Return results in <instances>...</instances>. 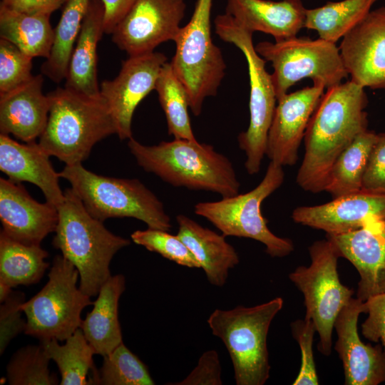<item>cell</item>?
Here are the masks:
<instances>
[{
    "label": "cell",
    "mask_w": 385,
    "mask_h": 385,
    "mask_svg": "<svg viewBox=\"0 0 385 385\" xmlns=\"http://www.w3.org/2000/svg\"><path fill=\"white\" fill-rule=\"evenodd\" d=\"M364 88L348 81L326 88L313 112L304 138V155L296 182L305 191L325 190L339 155L368 128Z\"/></svg>",
    "instance_id": "cell-1"
},
{
    "label": "cell",
    "mask_w": 385,
    "mask_h": 385,
    "mask_svg": "<svg viewBox=\"0 0 385 385\" xmlns=\"http://www.w3.org/2000/svg\"><path fill=\"white\" fill-rule=\"evenodd\" d=\"M128 147L139 166L174 187L210 191L222 197L239 193L232 162L212 145L174 138L145 145L132 137Z\"/></svg>",
    "instance_id": "cell-2"
},
{
    "label": "cell",
    "mask_w": 385,
    "mask_h": 385,
    "mask_svg": "<svg viewBox=\"0 0 385 385\" xmlns=\"http://www.w3.org/2000/svg\"><path fill=\"white\" fill-rule=\"evenodd\" d=\"M57 210L53 245L78 270L81 290L90 297H96L111 276L113 256L130 241L112 233L93 217L71 188L64 192V200Z\"/></svg>",
    "instance_id": "cell-3"
},
{
    "label": "cell",
    "mask_w": 385,
    "mask_h": 385,
    "mask_svg": "<svg viewBox=\"0 0 385 385\" xmlns=\"http://www.w3.org/2000/svg\"><path fill=\"white\" fill-rule=\"evenodd\" d=\"M47 95L50 109L38 144L66 165L82 163L96 143L116 134L114 120L101 96L89 97L65 87Z\"/></svg>",
    "instance_id": "cell-4"
},
{
    "label": "cell",
    "mask_w": 385,
    "mask_h": 385,
    "mask_svg": "<svg viewBox=\"0 0 385 385\" xmlns=\"http://www.w3.org/2000/svg\"><path fill=\"white\" fill-rule=\"evenodd\" d=\"M283 304L281 297H275L254 307L216 309L209 316L212 334L222 340L229 353L237 385H263L269 379L267 334Z\"/></svg>",
    "instance_id": "cell-5"
},
{
    "label": "cell",
    "mask_w": 385,
    "mask_h": 385,
    "mask_svg": "<svg viewBox=\"0 0 385 385\" xmlns=\"http://www.w3.org/2000/svg\"><path fill=\"white\" fill-rule=\"evenodd\" d=\"M58 173L71 184L86 210L103 222L113 217H133L149 228L172 229L163 202L138 179L98 175L81 163L66 165Z\"/></svg>",
    "instance_id": "cell-6"
},
{
    "label": "cell",
    "mask_w": 385,
    "mask_h": 385,
    "mask_svg": "<svg viewBox=\"0 0 385 385\" xmlns=\"http://www.w3.org/2000/svg\"><path fill=\"white\" fill-rule=\"evenodd\" d=\"M212 4V0H197L190 20L174 41L176 49L170 61L195 116L201 113L205 98L217 94L225 75L222 51L211 36Z\"/></svg>",
    "instance_id": "cell-7"
},
{
    "label": "cell",
    "mask_w": 385,
    "mask_h": 385,
    "mask_svg": "<svg viewBox=\"0 0 385 385\" xmlns=\"http://www.w3.org/2000/svg\"><path fill=\"white\" fill-rule=\"evenodd\" d=\"M215 32L225 42L234 44L246 58L250 79V122L247 129L237 136L246 155L245 166L250 175L257 174L266 155L269 129L277 101L266 61L255 50L253 32L240 26L226 13L215 20Z\"/></svg>",
    "instance_id": "cell-8"
},
{
    "label": "cell",
    "mask_w": 385,
    "mask_h": 385,
    "mask_svg": "<svg viewBox=\"0 0 385 385\" xmlns=\"http://www.w3.org/2000/svg\"><path fill=\"white\" fill-rule=\"evenodd\" d=\"M282 165L270 161L261 182L252 190L214 202H197L196 215L205 217L225 236L250 238L262 243L272 257H284L294 250L292 241L275 235L261 211L262 202L283 183Z\"/></svg>",
    "instance_id": "cell-9"
},
{
    "label": "cell",
    "mask_w": 385,
    "mask_h": 385,
    "mask_svg": "<svg viewBox=\"0 0 385 385\" xmlns=\"http://www.w3.org/2000/svg\"><path fill=\"white\" fill-rule=\"evenodd\" d=\"M78 278L76 267L62 255L53 258L46 284L21 304L26 334L40 342H63L80 328L82 311L93 302L77 287Z\"/></svg>",
    "instance_id": "cell-10"
},
{
    "label": "cell",
    "mask_w": 385,
    "mask_h": 385,
    "mask_svg": "<svg viewBox=\"0 0 385 385\" xmlns=\"http://www.w3.org/2000/svg\"><path fill=\"white\" fill-rule=\"evenodd\" d=\"M309 252L310 265L298 267L289 277L304 295V319H310L315 325L319 337L318 350L329 356L334 322L352 298L354 290L339 280L337 261L340 255L330 240L314 242L309 246Z\"/></svg>",
    "instance_id": "cell-11"
},
{
    "label": "cell",
    "mask_w": 385,
    "mask_h": 385,
    "mask_svg": "<svg viewBox=\"0 0 385 385\" xmlns=\"http://www.w3.org/2000/svg\"><path fill=\"white\" fill-rule=\"evenodd\" d=\"M257 53L271 62V74L279 99L300 80L311 78L321 82L325 88L336 86L348 77L339 47L321 38L292 37L280 41L259 42Z\"/></svg>",
    "instance_id": "cell-12"
},
{
    "label": "cell",
    "mask_w": 385,
    "mask_h": 385,
    "mask_svg": "<svg viewBox=\"0 0 385 385\" xmlns=\"http://www.w3.org/2000/svg\"><path fill=\"white\" fill-rule=\"evenodd\" d=\"M185 9V0H137L114 29L112 41L128 56L153 52L175 41Z\"/></svg>",
    "instance_id": "cell-13"
},
{
    "label": "cell",
    "mask_w": 385,
    "mask_h": 385,
    "mask_svg": "<svg viewBox=\"0 0 385 385\" xmlns=\"http://www.w3.org/2000/svg\"><path fill=\"white\" fill-rule=\"evenodd\" d=\"M167 61V57L160 52L129 56L122 62L115 78L101 83V96L108 105L120 139L132 138L131 123L135 108L155 89L161 68Z\"/></svg>",
    "instance_id": "cell-14"
},
{
    "label": "cell",
    "mask_w": 385,
    "mask_h": 385,
    "mask_svg": "<svg viewBox=\"0 0 385 385\" xmlns=\"http://www.w3.org/2000/svg\"><path fill=\"white\" fill-rule=\"evenodd\" d=\"M325 86L314 81L297 91L286 93L279 99L269 129L266 155L279 165H294L304 140L309 119Z\"/></svg>",
    "instance_id": "cell-15"
},
{
    "label": "cell",
    "mask_w": 385,
    "mask_h": 385,
    "mask_svg": "<svg viewBox=\"0 0 385 385\" xmlns=\"http://www.w3.org/2000/svg\"><path fill=\"white\" fill-rule=\"evenodd\" d=\"M339 48L351 81L385 89V6L371 11L346 34Z\"/></svg>",
    "instance_id": "cell-16"
},
{
    "label": "cell",
    "mask_w": 385,
    "mask_h": 385,
    "mask_svg": "<svg viewBox=\"0 0 385 385\" xmlns=\"http://www.w3.org/2000/svg\"><path fill=\"white\" fill-rule=\"evenodd\" d=\"M367 312L365 301L352 297L334 322L338 337L334 349L342 361L346 385H378L385 381L384 347L364 344L358 334L359 317Z\"/></svg>",
    "instance_id": "cell-17"
},
{
    "label": "cell",
    "mask_w": 385,
    "mask_h": 385,
    "mask_svg": "<svg viewBox=\"0 0 385 385\" xmlns=\"http://www.w3.org/2000/svg\"><path fill=\"white\" fill-rule=\"evenodd\" d=\"M340 257L349 260L358 271L356 298L366 301L385 292V219L369 222L346 233L327 234Z\"/></svg>",
    "instance_id": "cell-18"
},
{
    "label": "cell",
    "mask_w": 385,
    "mask_h": 385,
    "mask_svg": "<svg viewBox=\"0 0 385 385\" xmlns=\"http://www.w3.org/2000/svg\"><path fill=\"white\" fill-rule=\"evenodd\" d=\"M292 218L327 234L351 232L369 222L385 219V194L362 189L324 204L298 207Z\"/></svg>",
    "instance_id": "cell-19"
},
{
    "label": "cell",
    "mask_w": 385,
    "mask_h": 385,
    "mask_svg": "<svg viewBox=\"0 0 385 385\" xmlns=\"http://www.w3.org/2000/svg\"><path fill=\"white\" fill-rule=\"evenodd\" d=\"M0 220L2 231L26 245H41L42 240L55 232L57 207L34 200L20 184L0 178Z\"/></svg>",
    "instance_id": "cell-20"
},
{
    "label": "cell",
    "mask_w": 385,
    "mask_h": 385,
    "mask_svg": "<svg viewBox=\"0 0 385 385\" xmlns=\"http://www.w3.org/2000/svg\"><path fill=\"white\" fill-rule=\"evenodd\" d=\"M48 155L36 141L19 143L9 135H0V169L9 179L38 187L46 202L58 207L64 200L56 173Z\"/></svg>",
    "instance_id": "cell-21"
},
{
    "label": "cell",
    "mask_w": 385,
    "mask_h": 385,
    "mask_svg": "<svg viewBox=\"0 0 385 385\" xmlns=\"http://www.w3.org/2000/svg\"><path fill=\"white\" fill-rule=\"evenodd\" d=\"M42 74L26 84L0 95V131L31 143L43 133L48 121L50 101L42 91Z\"/></svg>",
    "instance_id": "cell-22"
},
{
    "label": "cell",
    "mask_w": 385,
    "mask_h": 385,
    "mask_svg": "<svg viewBox=\"0 0 385 385\" xmlns=\"http://www.w3.org/2000/svg\"><path fill=\"white\" fill-rule=\"evenodd\" d=\"M306 10L301 0H227L225 13L240 26L280 41L297 36L304 26Z\"/></svg>",
    "instance_id": "cell-23"
},
{
    "label": "cell",
    "mask_w": 385,
    "mask_h": 385,
    "mask_svg": "<svg viewBox=\"0 0 385 385\" xmlns=\"http://www.w3.org/2000/svg\"><path fill=\"white\" fill-rule=\"evenodd\" d=\"M104 9L99 0H90L72 51L64 87L89 97H99L97 46L103 31Z\"/></svg>",
    "instance_id": "cell-24"
},
{
    "label": "cell",
    "mask_w": 385,
    "mask_h": 385,
    "mask_svg": "<svg viewBox=\"0 0 385 385\" xmlns=\"http://www.w3.org/2000/svg\"><path fill=\"white\" fill-rule=\"evenodd\" d=\"M177 235L199 262L208 282L216 287L226 283L229 271L240 262L239 255L222 233L202 227L189 217L176 216Z\"/></svg>",
    "instance_id": "cell-25"
},
{
    "label": "cell",
    "mask_w": 385,
    "mask_h": 385,
    "mask_svg": "<svg viewBox=\"0 0 385 385\" xmlns=\"http://www.w3.org/2000/svg\"><path fill=\"white\" fill-rule=\"evenodd\" d=\"M125 289V277L121 274L111 275L101 287L93 309L80 327L96 354L103 357L123 342L118 304Z\"/></svg>",
    "instance_id": "cell-26"
},
{
    "label": "cell",
    "mask_w": 385,
    "mask_h": 385,
    "mask_svg": "<svg viewBox=\"0 0 385 385\" xmlns=\"http://www.w3.org/2000/svg\"><path fill=\"white\" fill-rule=\"evenodd\" d=\"M46 14H28L0 6V38L34 57L49 56L54 29Z\"/></svg>",
    "instance_id": "cell-27"
},
{
    "label": "cell",
    "mask_w": 385,
    "mask_h": 385,
    "mask_svg": "<svg viewBox=\"0 0 385 385\" xmlns=\"http://www.w3.org/2000/svg\"><path fill=\"white\" fill-rule=\"evenodd\" d=\"M48 252L41 245H26L0 232V280L12 288L38 283L49 267Z\"/></svg>",
    "instance_id": "cell-28"
},
{
    "label": "cell",
    "mask_w": 385,
    "mask_h": 385,
    "mask_svg": "<svg viewBox=\"0 0 385 385\" xmlns=\"http://www.w3.org/2000/svg\"><path fill=\"white\" fill-rule=\"evenodd\" d=\"M376 136V133L367 129L337 158L324 190L333 198L362 190L363 177Z\"/></svg>",
    "instance_id": "cell-29"
},
{
    "label": "cell",
    "mask_w": 385,
    "mask_h": 385,
    "mask_svg": "<svg viewBox=\"0 0 385 385\" xmlns=\"http://www.w3.org/2000/svg\"><path fill=\"white\" fill-rule=\"evenodd\" d=\"M377 1H328L319 7L307 9L304 27L316 31L319 38L336 43L366 16Z\"/></svg>",
    "instance_id": "cell-30"
},
{
    "label": "cell",
    "mask_w": 385,
    "mask_h": 385,
    "mask_svg": "<svg viewBox=\"0 0 385 385\" xmlns=\"http://www.w3.org/2000/svg\"><path fill=\"white\" fill-rule=\"evenodd\" d=\"M90 0H68L63 6L54 29L49 56L43 63L41 73L54 83L65 79L69 59L88 8Z\"/></svg>",
    "instance_id": "cell-31"
},
{
    "label": "cell",
    "mask_w": 385,
    "mask_h": 385,
    "mask_svg": "<svg viewBox=\"0 0 385 385\" xmlns=\"http://www.w3.org/2000/svg\"><path fill=\"white\" fill-rule=\"evenodd\" d=\"M56 339L41 341L47 356L57 365L61 374V385L90 384L87 376L90 371L96 369L93 356L95 350L86 339L83 331L78 328L59 344Z\"/></svg>",
    "instance_id": "cell-32"
},
{
    "label": "cell",
    "mask_w": 385,
    "mask_h": 385,
    "mask_svg": "<svg viewBox=\"0 0 385 385\" xmlns=\"http://www.w3.org/2000/svg\"><path fill=\"white\" fill-rule=\"evenodd\" d=\"M155 90L166 117L168 134L175 139L197 140L188 113V93L170 62L167 61L162 66Z\"/></svg>",
    "instance_id": "cell-33"
},
{
    "label": "cell",
    "mask_w": 385,
    "mask_h": 385,
    "mask_svg": "<svg viewBox=\"0 0 385 385\" xmlns=\"http://www.w3.org/2000/svg\"><path fill=\"white\" fill-rule=\"evenodd\" d=\"M148 366L122 342L103 362L96 384L101 385H153Z\"/></svg>",
    "instance_id": "cell-34"
},
{
    "label": "cell",
    "mask_w": 385,
    "mask_h": 385,
    "mask_svg": "<svg viewBox=\"0 0 385 385\" xmlns=\"http://www.w3.org/2000/svg\"><path fill=\"white\" fill-rule=\"evenodd\" d=\"M50 359L41 344L18 349L6 366L10 385H56L59 381L49 369Z\"/></svg>",
    "instance_id": "cell-35"
},
{
    "label": "cell",
    "mask_w": 385,
    "mask_h": 385,
    "mask_svg": "<svg viewBox=\"0 0 385 385\" xmlns=\"http://www.w3.org/2000/svg\"><path fill=\"white\" fill-rule=\"evenodd\" d=\"M168 232L148 227L145 230L134 231L130 238L135 244L178 265L188 268H201L199 262L180 237Z\"/></svg>",
    "instance_id": "cell-36"
},
{
    "label": "cell",
    "mask_w": 385,
    "mask_h": 385,
    "mask_svg": "<svg viewBox=\"0 0 385 385\" xmlns=\"http://www.w3.org/2000/svg\"><path fill=\"white\" fill-rule=\"evenodd\" d=\"M32 59L12 43L0 38V95L19 88L34 77Z\"/></svg>",
    "instance_id": "cell-37"
},
{
    "label": "cell",
    "mask_w": 385,
    "mask_h": 385,
    "mask_svg": "<svg viewBox=\"0 0 385 385\" xmlns=\"http://www.w3.org/2000/svg\"><path fill=\"white\" fill-rule=\"evenodd\" d=\"M293 337L301 350V366L299 374L293 385H318L319 379L316 371L313 354V339L317 329L310 319H297L291 324Z\"/></svg>",
    "instance_id": "cell-38"
},
{
    "label": "cell",
    "mask_w": 385,
    "mask_h": 385,
    "mask_svg": "<svg viewBox=\"0 0 385 385\" xmlns=\"http://www.w3.org/2000/svg\"><path fill=\"white\" fill-rule=\"evenodd\" d=\"M25 302V294L14 292L0 306V354L11 340L22 332H24L26 320L22 317L21 304Z\"/></svg>",
    "instance_id": "cell-39"
},
{
    "label": "cell",
    "mask_w": 385,
    "mask_h": 385,
    "mask_svg": "<svg viewBox=\"0 0 385 385\" xmlns=\"http://www.w3.org/2000/svg\"><path fill=\"white\" fill-rule=\"evenodd\" d=\"M173 385H221L222 367L218 353L206 351L199 358L197 364L182 381Z\"/></svg>",
    "instance_id": "cell-40"
},
{
    "label": "cell",
    "mask_w": 385,
    "mask_h": 385,
    "mask_svg": "<svg viewBox=\"0 0 385 385\" xmlns=\"http://www.w3.org/2000/svg\"><path fill=\"white\" fill-rule=\"evenodd\" d=\"M362 189L385 194V132L377 134L363 177Z\"/></svg>",
    "instance_id": "cell-41"
},
{
    "label": "cell",
    "mask_w": 385,
    "mask_h": 385,
    "mask_svg": "<svg viewBox=\"0 0 385 385\" xmlns=\"http://www.w3.org/2000/svg\"><path fill=\"white\" fill-rule=\"evenodd\" d=\"M369 316L361 324V333L371 342H379L385 351V292L365 301Z\"/></svg>",
    "instance_id": "cell-42"
},
{
    "label": "cell",
    "mask_w": 385,
    "mask_h": 385,
    "mask_svg": "<svg viewBox=\"0 0 385 385\" xmlns=\"http://www.w3.org/2000/svg\"><path fill=\"white\" fill-rule=\"evenodd\" d=\"M68 0H1L0 6L28 14L51 15Z\"/></svg>",
    "instance_id": "cell-43"
},
{
    "label": "cell",
    "mask_w": 385,
    "mask_h": 385,
    "mask_svg": "<svg viewBox=\"0 0 385 385\" xmlns=\"http://www.w3.org/2000/svg\"><path fill=\"white\" fill-rule=\"evenodd\" d=\"M104 9L103 31L111 34L137 0H99Z\"/></svg>",
    "instance_id": "cell-44"
},
{
    "label": "cell",
    "mask_w": 385,
    "mask_h": 385,
    "mask_svg": "<svg viewBox=\"0 0 385 385\" xmlns=\"http://www.w3.org/2000/svg\"><path fill=\"white\" fill-rule=\"evenodd\" d=\"M13 292L12 287L0 280V302L3 303Z\"/></svg>",
    "instance_id": "cell-45"
}]
</instances>
